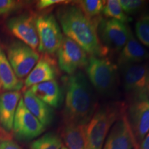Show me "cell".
<instances>
[{"label": "cell", "mask_w": 149, "mask_h": 149, "mask_svg": "<svg viewBox=\"0 0 149 149\" xmlns=\"http://www.w3.org/2000/svg\"><path fill=\"white\" fill-rule=\"evenodd\" d=\"M57 17L66 37L93 57H104L109 51L102 46L97 34L100 18L89 19L76 5H65L57 10Z\"/></svg>", "instance_id": "1"}, {"label": "cell", "mask_w": 149, "mask_h": 149, "mask_svg": "<svg viewBox=\"0 0 149 149\" xmlns=\"http://www.w3.org/2000/svg\"><path fill=\"white\" fill-rule=\"evenodd\" d=\"M65 124L86 125L97 109L96 98L86 74L81 70L64 77Z\"/></svg>", "instance_id": "2"}, {"label": "cell", "mask_w": 149, "mask_h": 149, "mask_svg": "<svg viewBox=\"0 0 149 149\" xmlns=\"http://www.w3.org/2000/svg\"><path fill=\"white\" fill-rule=\"evenodd\" d=\"M125 111V104L121 102H111L97 108L86 124V149L103 148L112 126Z\"/></svg>", "instance_id": "3"}, {"label": "cell", "mask_w": 149, "mask_h": 149, "mask_svg": "<svg viewBox=\"0 0 149 149\" xmlns=\"http://www.w3.org/2000/svg\"><path fill=\"white\" fill-rule=\"evenodd\" d=\"M86 72L89 82L97 92L104 95L115 92L117 84V67L109 59L91 56Z\"/></svg>", "instance_id": "4"}, {"label": "cell", "mask_w": 149, "mask_h": 149, "mask_svg": "<svg viewBox=\"0 0 149 149\" xmlns=\"http://www.w3.org/2000/svg\"><path fill=\"white\" fill-rule=\"evenodd\" d=\"M35 24L39 39L38 51L46 55H55L64 37L55 15L52 13L41 15L36 18Z\"/></svg>", "instance_id": "5"}, {"label": "cell", "mask_w": 149, "mask_h": 149, "mask_svg": "<svg viewBox=\"0 0 149 149\" xmlns=\"http://www.w3.org/2000/svg\"><path fill=\"white\" fill-rule=\"evenodd\" d=\"M7 58L17 77L22 79L33 70L40 60V55L21 41L15 40L7 48Z\"/></svg>", "instance_id": "6"}, {"label": "cell", "mask_w": 149, "mask_h": 149, "mask_svg": "<svg viewBox=\"0 0 149 149\" xmlns=\"http://www.w3.org/2000/svg\"><path fill=\"white\" fill-rule=\"evenodd\" d=\"M130 29L118 20L100 19L97 24V34L102 46L108 51H119L125 46Z\"/></svg>", "instance_id": "7"}, {"label": "cell", "mask_w": 149, "mask_h": 149, "mask_svg": "<svg viewBox=\"0 0 149 149\" xmlns=\"http://www.w3.org/2000/svg\"><path fill=\"white\" fill-rule=\"evenodd\" d=\"M59 68L71 75L80 68L86 67L88 57L87 53L74 41L64 36L57 51Z\"/></svg>", "instance_id": "8"}, {"label": "cell", "mask_w": 149, "mask_h": 149, "mask_svg": "<svg viewBox=\"0 0 149 149\" xmlns=\"http://www.w3.org/2000/svg\"><path fill=\"white\" fill-rule=\"evenodd\" d=\"M46 127L26 109L22 97L15 115L13 132L19 140L29 141L37 138L45 131Z\"/></svg>", "instance_id": "9"}, {"label": "cell", "mask_w": 149, "mask_h": 149, "mask_svg": "<svg viewBox=\"0 0 149 149\" xmlns=\"http://www.w3.org/2000/svg\"><path fill=\"white\" fill-rule=\"evenodd\" d=\"M127 116L137 144L141 143L149 131V96L132 98Z\"/></svg>", "instance_id": "10"}, {"label": "cell", "mask_w": 149, "mask_h": 149, "mask_svg": "<svg viewBox=\"0 0 149 149\" xmlns=\"http://www.w3.org/2000/svg\"><path fill=\"white\" fill-rule=\"evenodd\" d=\"M138 146L125 111L112 126L103 149H135Z\"/></svg>", "instance_id": "11"}, {"label": "cell", "mask_w": 149, "mask_h": 149, "mask_svg": "<svg viewBox=\"0 0 149 149\" xmlns=\"http://www.w3.org/2000/svg\"><path fill=\"white\" fill-rule=\"evenodd\" d=\"M124 88L132 98L148 95V68L146 64H133L120 66Z\"/></svg>", "instance_id": "12"}, {"label": "cell", "mask_w": 149, "mask_h": 149, "mask_svg": "<svg viewBox=\"0 0 149 149\" xmlns=\"http://www.w3.org/2000/svg\"><path fill=\"white\" fill-rule=\"evenodd\" d=\"M35 19L32 15L22 14L9 19L6 23L7 28L18 40L30 46L33 50L39 45Z\"/></svg>", "instance_id": "13"}, {"label": "cell", "mask_w": 149, "mask_h": 149, "mask_svg": "<svg viewBox=\"0 0 149 149\" xmlns=\"http://www.w3.org/2000/svg\"><path fill=\"white\" fill-rule=\"evenodd\" d=\"M21 98L19 91H7L0 95V126L4 131L13 130L15 115Z\"/></svg>", "instance_id": "14"}, {"label": "cell", "mask_w": 149, "mask_h": 149, "mask_svg": "<svg viewBox=\"0 0 149 149\" xmlns=\"http://www.w3.org/2000/svg\"><path fill=\"white\" fill-rule=\"evenodd\" d=\"M29 90L51 108L58 109L63 103V91L55 79L33 86Z\"/></svg>", "instance_id": "15"}, {"label": "cell", "mask_w": 149, "mask_h": 149, "mask_svg": "<svg viewBox=\"0 0 149 149\" xmlns=\"http://www.w3.org/2000/svg\"><path fill=\"white\" fill-rule=\"evenodd\" d=\"M149 59V53L133 36V33L130 31L127 42L121 50L118 57V65L120 66L124 65L140 64Z\"/></svg>", "instance_id": "16"}, {"label": "cell", "mask_w": 149, "mask_h": 149, "mask_svg": "<svg viewBox=\"0 0 149 149\" xmlns=\"http://www.w3.org/2000/svg\"><path fill=\"white\" fill-rule=\"evenodd\" d=\"M22 100L26 109L31 112L45 127L49 126L54 120V110L29 90L24 93Z\"/></svg>", "instance_id": "17"}, {"label": "cell", "mask_w": 149, "mask_h": 149, "mask_svg": "<svg viewBox=\"0 0 149 149\" xmlns=\"http://www.w3.org/2000/svg\"><path fill=\"white\" fill-rule=\"evenodd\" d=\"M61 137L68 149H86V125L65 124Z\"/></svg>", "instance_id": "18"}, {"label": "cell", "mask_w": 149, "mask_h": 149, "mask_svg": "<svg viewBox=\"0 0 149 149\" xmlns=\"http://www.w3.org/2000/svg\"><path fill=\"white\" fill-rule=\"evenodd\" d=\"M55 69L53 65L46 59L38 61L33 70L30 72L24 81L26 88H31L38 84L55 79Z\"/></svg>", "instance_id": "19"}, {"label": "cell", "mask_w": 149, "mask_h": 149, "mask_svg": "<svg viewBox=\"0 0 149 149\" xmlns=\"http://www.w3.org/2000/svg\"><path fill=\"white\" fill-rule=\"evenodd\" d=\"M0 81L4 90L19 91L23 82L17 77L4 51L0 47Z\"/></svg>", "instance_id": "20"}, {"label": "cell", "mask_w": 149, "mask_h": 149, "mask_svg": "<svg viewBox=\"0 0 149 149\" xmlns=\"http://www.w3.org/2000/svg\"><path fill=\"white\" fill-rule=\"evenodd\" d=\"M62 141L58 135L47 133L33 141L30 149H61Z\"/></svg>", "instance_id": "21"}, {"label": "cell", "mask_w": 149, "mask_h": 149, "mask_svg": "<svg viewBox=\"0 0 149 149\" xmlns=\"http://www.w3.org/2000/svg\"><path fill=\"white\" fill-rule=\"evenodd\" d=\"M102 12L106 17L118 20L123 23H127L131 19L124 12L119 0H108L105 1Z\"/></svg>", "instance_id": "22"}, {"label": "cell", "mask_w": 149, "mask_h": 149, "mask_svg": "<svg viewBox=\"0 0 149 149\" xmlns=\"http://www.w3.org/2000/svg\"><path fill=\"white\" fill-rule=\"evenodd\" d=\"M104 3L105 1L100 0H81L77 1L76 6L87 17L93 19L102 12Z\"/></svg>", "instance_id": "23"}, {"label": "cell", "mask_w": 149, "mask_h": 149, "mask_svg": "<svg viewBox=\"0 0 149 149\" xmlns=\"http://www.w3.org/2000/svg\"><path fill=\"white\" fill-rule=\"evenodd\" d=\"M135 33L140 42L149 48V16L144 15L135 24Z\"/></svg>", "instance_id": "24"}, {"label": "cell", "mask_w": 149, "mask_h": 149, "mask_svg": "<svg viewBox=\"0 0 149 149\" xmlns=\"http://www.w3.org/2000/svg\"><path fill=\"white\" fill-rule=\"evenodd\" d=\"M23 3L15 0H0V17L6 16L20 10Z\"/></svg>", "instance_id": "25"}, {"label": "cell", "mask_w": 149, "mask_h": 149, "mask_svg": "<svg viewBox=\"0 0 149 149\" xmlns=\"http://www.w3.org/2000/svg\"><path fill=\"white\" fill-rule=\"evenodd\" d=\"M125 13L133 15L139 12L145 5L144 1L140 0H119Z\"/></svg>", "instance_id": "26"}, {"label": "cell", "mask_w": 149, "mask_h": 149, "mask_svg": "<svg viewBox=\"0 0 149 149\" xmlns=\"http://www.w3.org/2000/svg\"><path fill=\"white\" fill-rule=\"evenodd\" d=\"M0 149H23L15 141L0 136Z\"/></svg>", "instance_id": "27"}, {"label": "cell", "mask_w": 149, "mask_h": 149, "mask_svg": "<svg viewBox=\"0 0 149 149\" xmlns=\"http://www.w3.org/2000/svg\"><path fill=\"white\" fill-rule=\"evenodd\" d=\"M68 1H62V0H40L37 3V8L42 10L52 6L56 4H61V3H67Z\"/></svg>", "instance_id": "28"}, {"label": "cell", "mask_w": 149, "mask_h": 149, "mask_svg": "<svg viewBox=\"0 0 149 149\" xmlns=\"http://www.w3.org/2000/svg\"><path fill=\"white\" fill-rule=\"evenodd\" d=\"M140 149H149V131L145 136L144 139L141 141Z\"/></svg>", "instance_id": "29"}, {"label": "cell", "mask_w": 149, "mask_h": 149, "mask_svg": "<svg viewBox=\"0 0 149 149\" xmlns=\"http://www.w3.org/2000/svg\"><path fill=\"white\" fill-rule=\"evenodd\" d=\"M147 88H148V94L149 96V69H148V84H147Z\"/></svg>", "instance_id": "30"}, {"label": "cell", "mask_w": 149, "mask_h": 149, "mask_svg": "<svg viewBox=\"0 0 149 149\" xmlns=\"http://www.w3.org/2000/svg\"><path fill=\"white\" fill-rule=\"evenodd\" d=\"M61 149H68L66 148V146H62V147H61Z\"/></svg>", "instance_id": "31"}, {"label": "cell", "mask_w": 149, "mask_h": 149, "mask_svg": "<svg viewBox=\"0 0 149 149\" xmlns=\"http://www.w3.org/2000/svg\"><path fill=\"white\" fill-rule=\"evenodd\" d=\"M1 81H0V91H1Z\"/></svg>", "instance_id": "32"}, {"label": "cell", "mask_w": 149, "mask_h": 149, "mask_svg": "<svg viewBox=\"0 0 149 149\" xmlns=\"http://www.w3.org/2000/svg\"><path fill=\"white\" fill-rule=\"evenodd\" d=\"M135 149H139V146H138V147H137V148H135Z\"/></svg>", "instance_id": "33"}]
</instances>
